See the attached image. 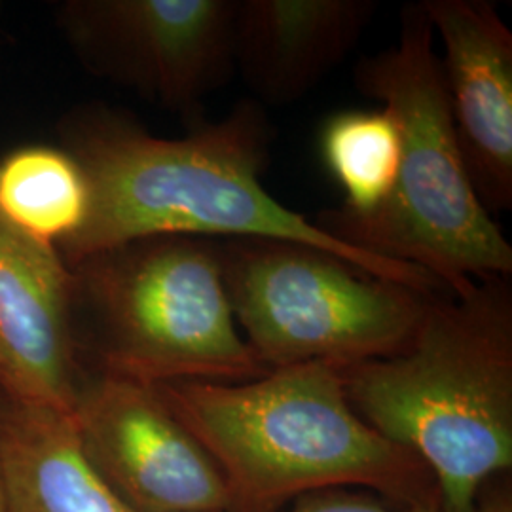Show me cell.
I'll return each instance as SVG.
<instances>
[{"instance_id": "cell-6", "label": "cell", "mask_w": 512, "mask_h": 512, "mask_svg": "<svg viewBox=\"0 0 512 512\" xmlns=\"http://www.w3.org/2000/svg\"><path fill=\"white\" fill-rule=\"evenodd\" d=\"M219 251L236 323L268 370L389 357L410 342L439 294L366 274L300 243L226 239Z\"/></svg>"}, {"instance_id": "cell-5", "label": "cell", "mask_w": 512, "mask_h": 512, "mask_svg": "<svg viewBox=\"0 0 512 512\" xmlns=\"http://www.w3.org/2000/svg\"><path fill=\"white\" fill-rule=\"evenodd\" d=\"M71 270L76 304L101 330L105 374L164 385L238 384L268 372L236 323L215 239H139Z\"/></svg>"}, {"instance_id": "cell-16", "label": "cell", "mask_w": 512, "mask_h": 512, "mask_svg": "<svg viewBox=\"0 0 512 512\" xmlns=\"http://www.w3.org/2000/svg\"><path fill=\"white\" fill-rule=\"evenodd\" d=\"M469 512H512L511 490L499 488L490 495H480Z\"/></svg>"}, {"instance_id": "cell-7", "label": "cell", "mask_w": 512, "mask_h": 512, "mask_svg": "<svg viewBox=\"0 0 512 512\" xmlns=\"http://www.w3.org/2000/svg\"><path fill=\"white\" fill-rule=\"evenodd\" d=\"M236 0H69L57 23L97 76L202 120L203 101L236 73Z\"/></svg>"}, {"instance_id": "cell-2", "label": "cell", "mask_w": 512, "mask_h": 512, "mask_svg": "<svg viewBox=\"0 0 512 512\" xmlns=\"http://www.w3.org/2000/svg\"><path fill=\"white\" fill-rule=\"evenodd\" d=\"M215 461L230 512H274L293 497L365 488L397 505H439L429 469L349 403L342 366H283L238 384L156 385Z\"/></svg>"}, {"instance_id": "cell-9", "label": "cell", "mask_w": 512, "mask_h": 512, "mask_svg": "<svg viewBox=\"0 0 512 512\" xmlns=\"http://www.w3.org/2000/svg\"><path fill=\"white\" fill-rule=\"evenodd\" d=\"M440 38L446 101L476 196L512 207V33L486 0H423Z\"/></svg>"}, {"instance_id": "cell-1", "label": "cell", "mask_w": 512, "mask_h": 512, "mask_svg": "<svg viewBox=\"0 0 512 512\" xmlns=\"http://www.w3.org/2000/svg\"><path fill=\"white\" fill-rule=\"evenodd\" d=\"M65 143L92 186L88 222L59 247L69 268L158 236L279 239L340 256L380 279L444 293L433 275L348 245L275 200L262 184L272 126L255 99L239 101L219 122L198 120L179 139L93 107L69 124Z\"/></svg>"}, {"instance_id": "cell-13", "label": "cell", "mask_w": 512, "mask_h": 512, "mask_svg": "<svg viewBox=\"0 0 512 512\" xmlns=\"http://www.w3.org/2000/svg\"><path fill=\"white\" fill-rule=\"evenodd\" d=\"M90 211L88 175L67 148L25 145L0 158V217L23 234L59 249Z\"/></svg>"}, {"instance_id": "cell-10", "label": "cell", "mask_w": 512, "mask_h": 512, "mask_svg": "<svg viewBox=\"0 0 512 512\" xmlns=\"http://www.w3.org/2000/svg\"><path fill=\"white\" fill-rule=\"evenodd\" d=\"M76 279L59 249L0 217V393L73 410L82 380L74 340Z\"/></svg>"}, {"instance_id": "cell-14", "label": "cell", "mask_w": 512, "mask_h": 512, "mask_svg": "<svg viewBox=\"0 0 512 512\" xmlns=\"http://www.w3.org/2000/svg\"><path fill=\"white\" fill-rule=\"evenodd\" d=\"M321 158L344 190V205L317 219L353 222L376 215L393 194L401 167V129L382 109L334 112L321 128Z\"/></svg>"}, {"instance_id": "cell-4", "label": "cell", "mask_w": 512, "mask_h": 512, "mask_svg": "<svg viewBox=\"0 0 512 512\" xmlns=\"http://www.w3.org/2000/svg\"><path fill=\"white\" fill-rule=\"evenodd\" d=\"M435 44L425 8L416 2L401 12L399 42L357 63L355 86L391 110L401 129L399 177L370 219L315 224L463 294L480 279L512 277V245L478 200L463 164Z\"/></svg>"}, {"instance_id": "cell-11", "label": "cell", "mask_w": 512, "mask_h": 512, "mask_svg": "<svg viewBox=\"0 0 512 512\" xmlns=\"http://www.w3.org/2000/svg\"><path fill=\"white\" fill-rule=\"evenodd\" d=\"M376 0H236L234 69L260 105L311 92L359 44Z\"/></svg>"}, {"instance_id": "cell-15", "label": "cell", "mask_w": 512, "mask_h": 512, "mask_svg": "<svg viewBox=\"0 0 512 512\" xmlns=\"http://www.w3.org/2000/svg\"><path fill=\"white\" fill-rule=\"evenodd\" d=\"M293 512H444L439 505H397L378 497L353 495L348 492H319L302 497Z\"/></svg>"}, {"instance_id": "cell-17", "label": "cell", "mask_w": 512, "mask_h": 512, "mask_svg": "<svg viewBox=\"0 0 512 512\" xmlns=\"http://www.w3.org/2000/svg\"><path fill=\"white\" fill-rule=\"evenodd\" d=\"M0 512H6V497H4V478H2V463H0Z\"/></svg>"}, {"instance_id": "cell-3", "label": "cell", "mask_w": 512, "mask_h": 512, "mask_svg": "<svg viewBox=\"0 0 512 512\" xmlns=\"http://www.w3.org/2000/svg\"><path fill=\"white\" fill-rule=\"evenodd\" d=\"M342 376L353 410L429 469L442 511H471L512 467L511 277L435 294L401 351Z\"/></svg>"}, {"instance_id": "cell-8", "label": "cell", "mask_w": 512, "mask_h": 512, "mask_svg": "<svg viewBox=\"0 0 512 512\" xmlns=\"http://www.w3.org/2000/svg\"><path fill=\"white\" fill-rule=\"evenodd\" d=\"M82 456L133 512H230L215 461L169 410L156 385L101 372L73 410Z\"/></svg>"}, {"instance_id": "cell-12", "label": "cell", "mask_w": 512, "mask_h": 512, "mask_svg": "<svg viewBox=\"0 0 512 512\" xmlns=\"http://www.w3.org/2000/svg\"><path fill=\"white\" fill-rule=\"evenodd\" d=\"M6 512H133L82 456L71 412L0 393Z\"/></svg>"}]
</instances>
